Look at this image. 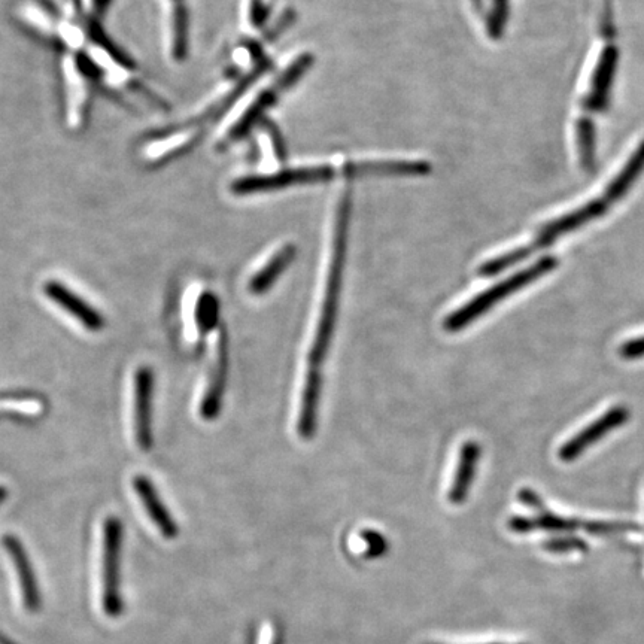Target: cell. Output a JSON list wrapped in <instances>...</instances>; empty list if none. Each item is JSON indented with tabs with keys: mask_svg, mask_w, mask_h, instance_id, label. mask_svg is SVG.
<instances>
[{
	"mask_svg": "<svg viewBox=\"0 0 644 644\" xmlns=\"http://www.w3.org/2000/svg\"><path fill=\"white\" fill-rule=\"evenodd\" d=\"M0 644H12V643H9L8 640L3 639V637L0 636Z\"/></svg>",
	"mask_w": 644,
	"mask_h": 644,
	"instance_id": "cell-25",
	"label": "cell"
},
{
	"mask_svg": "<svg viewBox=\"0 0 644 644\" xmlns=\"http://www.w3.org/2000/svg\"><path fill=\"white\" fill-rule=\"evenodd\" d=\"M349 220H351V194L342 190L337 199L334 214L333 241H331L330 266L325 282L324 299L314 340L308 355L305 384L300 399L297 434L303 440H312L318 430V415L322 393V367L330 351L331 340L336 331L339 315L340 293H342L343 269H345L346 249H348Z\"/></svg>",
	"mask_w": 644,
	"mask_h": 644,
	"instance_id": "cell-1",
	"label": "cell"
},
{
	"mask_svg": "<svg viewBox=\"0 0 644 644\" xmlns=\"http://www.w3.org/2000/svg\"><path fill=\"white\" fill-rule=\"evenodd\" d=\"M227 378H229V337L226 330L220 331L214 366L206 385L205 396L200 402V416L205 421H215L223 409L224 393H226Z\"/></svg>",
	"mask_w": 644,
	"mask_h": 644,
	"instance_id": "cell-8",
	"label": "cell"
},
{
	"mask_svg": "<svg viewBox=\"0 0 644 644\" xmlns=\"http://www.w3.org/2000/svg\"><path fill=\"white\" fill-rule=\"evenodd\" d=\"M361 539L366 543L367 557L379 558L387 554L388 542L378 531L366 530L361 533Z\"/></svg>",
	"mask_w": 644,
	"mask_h": 644,
	"instance_id": "cell-20",
	"label": "cell"
},
{
	"mask_svg": "<svg viewBox=\"0 0 644 644\" xmlns=\"http://www.w3.org/2000/svg\"><path fill=\"white\" fill-rule=\"evenodd\" d=\"M3 548L8 552L12 565L17 571L24 606L29 612H38L39 607H41V594H39L38 580H36L35 573H33L26 549L23 548L20 540L15 536H5Z\"/></svg>",
	"mask_w": 644,
	"mask_h": 644,
	"instance_id": "cell-12",
	"label": "cell"
},
{
	"mask_svg": "<svg viewBox=\"0 0 644 644\" xmlns=\"http://www.w3.org/2000/svg\"><path fill=\"white\" fill-rule=\"evenodd\" d=\"M481 452V445L475 440H467L461 446L457 470L448 492L449 503L454 506H460L469 497L479 460H481Z\"/></svg>",
	"mask_w": 644,
	"mask_h": 644,
	"instance_id": "cell-13",
	"label": "cell"
},
{
	"mask_svg": "<svg viewBox=\"0 0 644 644\" xmlns=\"http://www.w3.org/2000/svg\"><path fill=\"white\" fill-rule=\"evenodd\" d=\"M340 167H342L343 173L349 176L424 175L430 170V164L427 161L403 159L349 161Z\"/></svg>",
	"mask_w": 644,
	"mask_h": 644,
	"instance_id": "cell-14",
	"label": "cell"
},
{
	"mask_svg": "<svg viewBox=\"0 0 644 644\" xmlns=\"http://www.w3.org/2000/svg\"><path fill=\"white\" fill-rule=\"evenodd\" d=\"M170 42H172V54L176 60H182L187 53L188 44V14L187 8L182 5L173 8L170 17Z\"/></svg>",
	"mask_w": 644,
	"mask_h": 644,
	"instance_id": "cell-19",
	"label": "cell"
},
{
	"mask_svg": "<svg viewBox=\"0 0 644 644\" xmlns=\"http://www.w3.org/2000/svg\"><path fill=\"white\" fill-rule=\"evenodd\" d=\"M196 318L197 330L200 336H208L220 321V300L211 291H205L200 294L199 300L196 305Z\"/></svg>",
	"mask_w": 644,
	"mask_h": 644,
	"instance_id": "cell-18",
	"label": "cell"
},
{
	"mask_svg": "<svg viewBox=\"0 0 644 644\" xmlns=\"http://www.w3.org/2000/svg\"><path fill=\"white\" fill-rule=\"evenodd\" d=\"M558 260L555 257H543L540 258L536 263L531 264L528 269L521 270V272L516 273V275L510 276L506 281L500 282V284L494 285V287L489 288V290L483 291L482 294L476 296L475 299L470 300L466 305L461 306L457 311L449 314L448 317L443 321V328L449 333H457V331L463 330V328L469 327L473 321L481 318L482 315H485L489 309L494 308L497 303H500L501 300L506 299L510 294L516 293V291L524 288L525 285L531 284V282L537 281V279L545 276L546 273L552 272V270L557 269Z\"/></svg>",
	"mask_w": 644,
	"mask_h": 644,
	"instance_id": "cell-4",
	"label": "cell"
},
{
	"mask_svg": "<svg viewBox=\"0 0 644 644\" xmlns=\"http://www.w3.org/2000/svg\"><path fill=\"white\" fill-rule=\"evenodd\" d=\"M153 391L154 373L151 367L142 366L135 375V437L142 451L153 448Z\"/></svg>",
	"mask_w": 644,
	"mask_h": 644,
	"instance_id": "cell-9",
	"label": "cell"
},
{
	"mask_svg": "<svg viewBox=\"0 0 644 644\" xmlns=\"http://www.w3.org/2000/svg\"><path fill=\"white\" fill-rule=\"evenodd\" d=\"M630 419V410L625 406H616L613 409L607 410L598 421L592 422L591 425L580 431L573 439L568 440L567 443L560 449L561 461L570 463V461L577 460L589 446L597 443L598 440L603 439L606 434L615 428L621 427L625 422Z\"/></svg>",
	"mask_w": 644,
	"mask_h": 644,
	"instance_id": "cell-10",
	"label": "cell"
},
{
	"mask_svg": "<svg viewBox=\"0 0 644 644\" xmlns=\"http://www.w3.org/2000/svg\"><path fill=\"white\" fill-rule=\"evenodd\" d=\"M123 545V524L117 518L105 519L102 551V606L111 618L123 613L120 592V560Z\"/></svg>",
	"mask_w": 644,
	"mask_h": 644,
	"instance_id": "cell-6",
	"label": "cell"
},
{
	"mask_svg": "<svg viewBox=\"0 0 644 644\" xmlns=\"http://www.w3.org/2000/svg\"><path fill=\"white\" fill-rule=\"evenodd\" d=\"M133 488H135L138 497L141 498L142 504H144L151 521L159 528L164 539H175L179 533L178 525H176L175 519L170 515L169 509L161 501L159 492H157L153 482L147 476L138 475L133 479Z\"/></svg>",
	"mask_w": 644,
	"mask_h": 644,
	"instance_id": "cell-15",
	"label": "cell"
},
{
	"mask_svg": "<svg viewBox=\"0 0 644 644\" xmlns=\"http://www.w3.org/2000/svg\"><path fill=\"white\" fill-rule=\"evenodd\" d=\"M619 354H621L625 360H637V358L643 357L644 337H639V339L630 340V342L625 343V345L619 349Z\"/></svg>",
	"mask_w": 644,
	"mask_h": 644,
	"instance_id": "cell-22",
	"label": "cell"
},
{
	"mask_svg": "<svg viewBox=\"0 0 644 644\" xmlns=\"http://www.w3.org/2000/svg\"><path fill=\"white\" fill-rule=\"evenodd\" d=\"M600 50L588 78V87L579 103V114L574 126L577 159L585 172L594 170L595 127L594 117L606 111L610 102L619 51L615 44V20H613L612 0H601L600 12Z\"/></svg>",
	"mask_w": 644,
	"mask_h": 644,
	"instance_id": "cell-3",
	"label": "cell"
},
{
	"mask_svg": "<svg viewBox=\"0 0 644 644\" xmlns=\"http://www.w3.org/2000/svg\"><path fill=\"white\" fill-rule=\"evenodd\" d=\"M297 249L293 243H285L278 249L263 267L257 270L248 281V291L252 296H263L272 290L273 285L281 278L282 273L290 267L296 258Z\"/></svg>",
	"mask_w": 644,
	"mask_h": 644,
	"instance_id": "cell-16",
	"label": "cell"
},
{
	"mask_svg": "<svg viewBox=\"0 0 644 644\" xmlns=\"http://www.w3.org/2000/svg\"><path fill=\"white\" fill-rule=\"evenodd\" d=\"M249 20L252 26H260L261 21L264 20L266 15V8H264L263 0H249Z\"/></svg>",
	"mask_w": 644,
	"mask_h": 644,
	"instance_id": "cell-23",
	"label": "cell"
},
{
	"mask_svg": "<svg viewBox=\"0 0 644 644\" xmlns=\"http://www.w3.org/2000/svg\"><path fill=\"white\" fill-rule=\"evenodd\" d=\"M45 296L56 303L60 308L65 309L75 320L80 321L82 327L90 331H100L105 327V318L97 309L88 305L77 293L69 290L65 284L59 281H47L44 284Z\"/></svg>",
	"mask_w": 644,
	"mask_h": 644,
	"instance_id": "cell-11",
	"label": "cell"
},
{
	"mask_svg": "<svg viewBox=\"0 0 644 644\" xmlns=\"http://www.w3.org/2000/svg\"><path fill=\"white\" fill-rule=\"evenodd\" d=\"M334 167L328 164H306L293 166L267 175L248 176L233 182L232 190L236 194L266 193L296 184H314L333 178Z\"/></svg>",
	"mask_w": 644,
	"mask_h": 644,
	"instance_id": "cell-7",
	"label": "cell"
},
{
	"mask_svg": "<svg viewBox=\"0 0 644 644\" xmlns=\"http://www.w3.org/2000/svg\"><path fill=\"white\" fill-rule=\"evenodd\" d=\"M579 527V522L560 518V516L548 512H543L539 518H515L509 522L510 530L515 533H528L533 530L574 531Z\"/></svg>",
	"mask_w": 644,
	"mask_h": 644,
	"instance_id": "cell-17",
	"label": "cell"
},
{
	"mask_svg": "<svg viewBox=\"0 0 644 644\" xmlns=\"http://www.w3.org/2000/svg\"><path fill=\"white\" fill-rule=\"evenodd\" d=\"M312 65V56L309 54H300L297 56L290 65L285 66V69H282L279 72L276 81L273 82L270 87L263 88V90L258 91L254 97H252L251 102L246 103L245 108L239 112L236 120L230 124L227 132H224L223 142L235 141V139L242 138L251 126H254L255 121L261 117L264 111L275 102L278 94L282 90H287L290 85H293L294 82L299 80L303 74H305L306 69Z\"/></svg>",
	"mask_w": 644,
	"mask_h": 644,
	"instance_id": "cell-5",
	"label": "cell"
},
{
	"mask_svg": "<svg viewBox=\"0 0 644 644\" xmlns=\"http://www.w3.org/2000/svg\"><path fill=\"white\" fill-rule=\"evenodd\" d=\"M644 170V141L639 147L636 148L630 159L624 164L622 170L616 173L615 178L610 181V184L604 188L600 196L588 200L585 205L573 209L563 217L555 218V220L546 223L542 229L534 236L533 241L527 245L519 246V248L512 249L506 254L498 255L492 260L485 261L478 269L479 275L483 278L498 275L500 272L521 263L525 258L533 255L534 252L546 248L557 241L560 236L567 235V233L576 232L580 227L597 218L603 217L618 200H621L625 194L628 193L634 182L637 181Z\"/></svg>",
	"mask_w": 644,
	"mask_h": 644,
	"instance_id": "cell-2",
	"label": "cell"
},
{
	"mask_svg": "<svg viewBox=\"0 0 644 644\" xmlns=\"http://www.w3.org/2000/svg\"><path fill=\"white\" fill-rule=\"evenodd\" d=\"M6 497H8V489L6 486L0 485V504L6 500Z\"/></svg>",
	"mask_w": 644,
	"mask_h": 644,
	"instance_id": "cell-24",
	"label": "cell"
},
{
	"mask_svg": "<svg viewBox=\"0 0 644 644\" xmlns=\"http://www.w3.org/2000/svg\"><path fill=\"white\" fill-rule=\"evenodd\" d=\"M546 551L551 552H573V551H585L586 543L582 540L577 539V537H565V539H554L549 540L545 543Z\"/></svg>",
	"mask_w": 644,
	"mask_h": 644,
	"instance_id": "cell-21",
	"label": "cell"
}]
</instances>
